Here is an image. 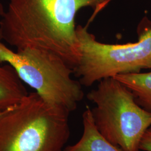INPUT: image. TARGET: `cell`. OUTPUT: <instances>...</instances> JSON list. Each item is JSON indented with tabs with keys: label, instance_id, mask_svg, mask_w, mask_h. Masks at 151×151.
Here are the masks:
<instances>
[{
	"label": "cell",
	"instance_id": "cell-8",
	"mask_svg": "<svg viewBox=\"0 0 151 151\" xmlns=\"http://www.w3.org/2000/svg\"><path fill=\"white\" fill-rule=\"evenodd\" d=\"M113 78L133 92L136 102L141 107L151 112V71L120 74Z\"/></svg>",
	"mask_w": 151,
	"mask_h": 151
},
{
	"label": "cell",
	"instance_id": "cell-11",
	"mask_svg": "<svg viewBox=\"0 0 151 151\" xmlns=\"http://www.w3.org/2000/svg\"><path fill=\"white\" fill-rule=\"evenodd\" d=\"M4 110H0V116L2 114V113H4Z\"/></svg>",
	"mask_w": 151,
	"mask_h": 151
},
{
	"label": "cell",
	"instance_id": "cell-9",
	"mask_svg": "<svg viewBox=\"0 0 151 151\" xmlns=\"http://www.w3.org/2000/svg\"><path fill=\"white\" fill-rule=\"evenodd\" d=\"M139 148L141 151H151V126L143 136Z\"/></svg>",
	"mask_w": 151,
	"mask_h": 151
},
{
	"label": "cell",
	"instance_id": "cell-1",
	"mask_svg": "<svg viewBox=\"0 0 151 151\" xmlns=\"http://www.w3.org/2000/svg\"><path fill=\"white\" fill-rule=\"evenodd\" d=\"M112 0H9L0 20V39L16 50L43 49L57 54L73 68L80 55L76 16L93 10L91 20Z\"/></svg>",
	"mask_w": 151,
	"mask_h": 151
},
{
	"label": "cell",
	"instance_id": "cell-6",
	"mask_svg": "<svg viewBox=\"0 0 151 151\" xmlns=\"http://www.w3.org/2000/svg\"><path fill=\"white\" fill-rule=\"evenodd\" d=\"M83 133L76 143L67 146L65 151H123L105 140L96 129L91 109L87 106L82 115Z\"/></svg>",
	"mask_w": 151,
	"mask_h": 151
},
{
	"label": "cell",
	"instance_id": "cell-2",
	"mask_svg": "<svg viewBox=\"0 0 151 151\" xmlns=\"http://www.w3.org/2000/svg\"><path fill=\"white\" fill-rule=\"evenodd\" d=\"M70 114L29 93L0 116V151H65Z\"/></svg>",
	"mask_w": 151,
	"mask_h": 151
},
{
	"label": "cell",
	"instance_id": "cell-5",
	"mask_svg": "<svg viewBox=\"0 0 151 151\" xmlns=\"http://www.w3.org/2000/svg\"><path fill=\"white\" fill-rule=\"evenodd\" d=\"M0 63L12 66L23 83L54 106L70 113L83 99L82 85L72 77L73 68L52 52L37 48L14 51L0 39Z\"/></svg>",
	"mask_w": 151,
	"mask_h": 151
},
{
	"label": "cell",
	"instance_id": "cell-12",
	"mask_svg": "<svg viewBox=\"0 0 151 151\" xmlns=\"http://www.w3.org/2000/svg\"></svg>",
	"mask_w": 151,
	"mask_h": 151
},
{
	"label": "cell",
	"instance_id": "cell-4",
	"mask_svg": "<svg viewBox=\"0 0 151 151\" xmlns=\"http://www.w3.org/2000/svg\"><path fill=\"white\" fill-rule=\"evenodd\" d=\"M94 125L106 140L123 151H141L140 143L151 126V112L136 102L129 89L113 77L99 81L87 94Z\"/></svg>",
	"mask_w": 151,
	"mask_h": 151
},
{
	"label": "cell",
	"instance_id": "cell-3",
	"mask_svg": "<svg viewBox=\"0 0 151 151\" xmlns=\"http://www.w3.org/2000/svg\"><path fill=\"white\" fill-rule=\"evenodd\" d=\"M137 29V42L112 44L97 41L87 26H76L80 58L73 74L82 86H91L103 79L120 74L151 70V22L147 16Z\"/></svg>",
	"mask_w": 151,
	"mask_h": 151
},
{
	"label": "cell",
	"instance_id": "cell-10",
	"mask_svg": "<svg viewBox=\"0 0 151 151\" xmlns=\"http://www.w3.org/2000/svg\"><path fill=\"white\" fill-rule=\"evenodd\" d=\"M5 10L4 8V6L2 5V4L0 2V17L1 18L4 15V14L5 13Z\"/></svg>",
	"mask_w": 151,
	"mask_h": 151
},
{
	"label": "cell",
	"instance_id": "cell-7",
	"mask_svg": "<svg viewBox=\"0 0 151 151\" xmlns=\"http://www.w3.org/2000/svg\"><path fill=\"white\" fill-rule=\"evenodd\" d=\"M28 93L14 68L9 64L0 65V110L15 106Z\"/></svg>",
	"mask_w": 151,
	"mask_h": 151
}]
</instances>
